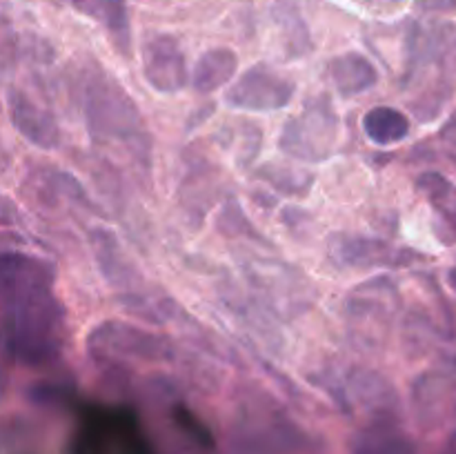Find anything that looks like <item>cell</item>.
I'll return each mask as SVG.
<instances>
[{
	"instance_id": "obj_1",
	"label": "cell",
	"mask_w": 456,
	"mask_h": 454,
	"mask_svg": "<svg viewBox=\"0 0 456 454\" xmlns=\"http://www.w3.org/2000/svg\"><path fill=\"white\" fill-rule=\"evenodd\" d=\"M0 294L13 359L31 368L53 363L65 345V312L53 296L52 267L20 252L0 254Z\"/></svg>"
},
{
	"instance_id": "obj_2",
	"label": "cell",
	"mask_w": 456,
	"mask_h": 454,
	"mask_svg": "<svg viewBox=\"0 0 456 454\" xmlns=\"http://www.w3.org/2000/svg\"><path fill=\"white\" fill-rule=\"evenodd\" d=\"M85 111L94 136L107 142H123L132 154L145 158L150 156V142L142 132L141 114L127 93L116 87V83L107 80L105 76L92 80L87 87Z\"/></svg>"
},
{
	"instance_id": "obj_3",
	"label": "cell",
	"mask_w": 456,
	"mask_h": 454,
	"mask_svg": "<svg viewBox=\"0 0 456 454\" xmlns=\"http://www.w3.org/2000/svg\"><path fill=\"white\" fill-rule=\"evenodd\" d=\"M87 345L101 363H163L172 359V345L163 336L123 320L98 325L89 334Z\"/></svg>"
},
{
	"instance_id": "obj_4",
	"label": "cell",
	"mask_w": 456,
	"mask_h": 454,
	"mask_svg": "<svg viewBox=\"0 0 456 454\" xmlns=\"http://www.w3.org/2000/svg\"><path fill=\"white\" fill-rule=\"evenodd\" d=\"M85 454H150L141 427L129 409L92 408L80 426Z\"/></svg>"
},
{
	"instance_id": "obj_5",
	"label": "cell",
	"mask_w": 456,
	"mask_h": 454,
	"mask_svg": "<svg viewBox=\"0 0 456 454\" xmlns=\"http://www.w3.org/2000/svg\"><path fill=\"white\" fill-rule=\"evenodd\" d=\"M294 96V85L267 65H254L230 85L225 102L234 109L274 111L288 105Z\"/></svg>"
},
{
	"instance_id": "obj_6",
	"label": "cell",
	"mask_w": 456,
	"mask_h": 454,
	"mask_svg": "<svg viewBox=\"0 0 456 454\" xmlns=\"http://www.w3.org/2000/svg\"><path fill=\"white\" fill-rule=\"evenodd\" d=\"M142 74L160 93L181 92L190 83L185 53L174 36L156 34L142 47Z\"/></svg>"
},
{
	"instance_id": "obj_7",
	"label": "cell",
	"mask_w": 456,
	"mask_h": 454,
	"mask_svg": "<svg viewBox=\"0 0 456 454\" xmlns=\"http://www.w3.org/2000/svg\"><path fill=\"white\" fill-rule=\"evenodd\" d=\"M334 114L328 105H316L301 118H292L285 125L281 145L285 151L301 158H325L334 138Z\"/></svg>"
},
{
	"instance_id": "obj_8",
	"label": "cell",
	"mask_w": 456,
	"mask_h": 454,
	"mask_svg": "<svg viewBox=\"0 0 456 454\" xmlns=\"http://www.w3.org/2000/svg\"><path fill=\"white\" fill-rule=\"evenodd\" d=\"M412 403L421 426H444L456 409V378L450 372L421 374L412 385Z\"/></svg>"
},
{
	"instance_id": "obj_9",
	"label": "cell",
	"mask_w": 456,
	"mask_h": 454,
	"mask_svg": "<svg viewBox=\"0 0 456 454\" xmlns=\"http://www.w3.org/2000/svg\"><path fill=\"white\" fill-rule=\"evenodd\" d=\"M7 109L16 132L31 145L40 147V150H53L58 145L61 134H58L56 120L34 98H29L20 89H9Z\"/></svg>"
},
{
	"instance_id": "obj_10",
	"label": "cell",
	"mask_w": 456,
	"mask_h": 454,
	"mask_svg": "<svg viewBox=\"0 0 456 454\" xmlns=\"http://www.w3.org/2000/svg\"><path fill=\"white\" fill-rule=\"evenodd\" d=\"M330 76L334 80V87L343 96H359L377 85L379 71L363 53L347 52L334 58L330 62Z\"/></svg>"
},
{
	"instance_id": "obj_11",
	"label": "cell",
	"mask_w": 456,
	"mask_h": 454,
	"mask_svg": "<svg viewBox=\"0 0 456 454\" xmlns=\"http://www.w3.org/2000/svg\"><path fill=\"white\" fill-rule=\"evenodd\" d=\"M71 4L80 13L105 27V31L116 40L120 52H129L132 29H129V12L125 0H71Z\"/></svg>"
},
{
	"instance_id": "obj_12",
	"label": "cell",
	"mask_w": 456,
	"mask_h": 454,
	"mask_svg": "<svg viewBox=\"0 0 456 454\" xmlns=\"http://www.w3.org/2000/svg\"><path fill=\"white\" fill-rule=\"evenodd\" d=\"M239 67V58L232 49L216 47L205 52L203 56L196 61L194 69L190 74V83L199 93H212L221 89L232 80Z\"/></svg>"
},
{
	"instance_id": "obj_13",
	"label": "cell",
	"mask_w": 456,
	"mask_h": 454,
	"mask_svg": "<svg viewBox=\"0 0 456 454\" xmlns=\"http://www.w3.org/2000/svg\"><path fill=\"white\" fill-rule=\"evenodd\" d=\"M363 132L377 145H395L410 134V120L395 107L379 105L363 116Z\"/></svg>"
},
{
	"instance_id": "obj_14",
	"label": "cell",
	"mask_w": 456,
	"mask_h": 454,
	"mask_svg": "<svg viewBox=\"0 0 456 454\" xmlns=\"http://www.w3.org/2000/svg\"><path fill=\"white\" fill-rule=\"evenodd\" d=\"M274 20L279 25L281 34H283L285 47L292 56H301L310 47V34H307V27L303 22L301 12L297 9V4L289 3V0H281L274 4Z\"/></svg>"
},
{
	"instance_id": "obj_15",
	"label": "cell",
	"mask_w": 456,
	"mask_h": 454,
	"mask_svg": "<svg viewBox=\"0 0 456 454\" xmlns=\"http://www.w3.org/2000/svg\"><path fill=\"white\" fill-rule=\"evenodd\" d=\"M352 392L356 394L359 403H363L365 408H386L390 405L392 390L381 377L370 372H356L350 377Z\"/></svg>"
},
{
	"instance_id": "obj_16",
	"label": "cell",
	"mask_w": 456,
	"mask_h": 454,
	"mask_svg": "<svg viewBox=\"0 0 456 454\" xmlns=\"http://www.w3.org/2000/svg\"><path fill=\"white\" fill-rule=\"evenodd\" d=\"M356 454H412V445L392 432H370L359 443Z\"/></svg>"
},
{
	"instance_id": "obj_17",
	"label": "cell",
	"mask_w": 456,
	"mask_h": 454,
	"mask_svg": "<svg viewBox=\"0 0 456 454\" xmlns=\"http://www.w3.org/2000/svg\"><path fill=\"white\" fill-rule=\"evenodd\" d=\"M444 136H450V141H456V114L452 116V120H450V123L445 125Z\"/></svg>"
},
{
	"instance_id": "obj_18",
	"label": "cell",
	"mask_w": 456,
	"mask_h": 454,
	"mask_svg": "<svg viewBox=\"0 0 456 454\" xmlns=\"http://www.w3.org/2000/svg\"><path fill=\"white\" fill-rule=\"evenodd\" d=\"M7 38H9V29H7V25L0 20V52H3L4 45H7Z\"/></svg>"
},
{
	"instance_id": "obj_19",
	"label": "cell",
	"mask_w": 456,
	"mask_h": 454,
	"mask_svg": "<svg viewBox=\"0 0 456 454\" xmlns=\"http://www.w3.org/2000/svg\"><path fill=\"white\" fill-rule=\"evenodd\" d=\"M4 390H7V377H4V372L0 369V399H3Z\"/></svg>"
},
{
	"instance_id": "obj_20",
	"label": "cell",
	"mask_w": 456,
	"mask_h": 454,
	"mask_svg": "<svg viewBox=\"0 0 456 454\" xmlns=\"http://www.w3.org/2000/svg\"><path fill=\"white\" fill-rule=\"evenodd\" d=\"M445 454H456V432H454L452 441H450V445H448V452H445Z\"/></svg>"
},
{
	"instance_id": "obj_21",
	"label": "cell",
	"mask_w": 456,
	"mask_h": 454,
	"mask_svg": "<svg viewBox=\"0 0 456 454\" xmlns=\"http://www.w3.org/2000/svg\"><path fill=\"white\" fill-rule=\"evenodd\" d=\"M450 285H452V288L456 289V267L452 272H450Z\"/></svg>"
}]
</instances>
